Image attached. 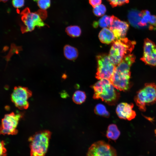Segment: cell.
I'll list each match as a JSON object with an SVG mask.
<instances>
[{"label": "cell", "instance_id": "obj_1", "mask_svg": "<svg viewBox=\"0 0 156 156\" xmlns=\"http://www.w3.org/2000/svg\"><path fill=\"white\" fill-rule=\"evenodd\" d=\"M133 54H130L125 57L116 67L110 81L116 89L126 91L131 87L130 68L135 60Z\"/></svg>", "mask_w": 156, "mask_h": 156}, {"label": "cell", "instance_id": "obj_2", "mask_svg": "<svg viewBox=\"0 0 156 156\" xmlns=\"http://www.w3.org/2000/svg\"><path fill=\"white\" fill-rule=\"evenodd\" d=\"M94 99H101L109 105H115L120 97V93L116 90L110 81L101 79L92 86Z\"/></svg>", "mask_w": 156, "mask_h": 156}, {"label": "cell", "instance_id": "obj_3", "mask_svg": "<svg viewBox=\"0 0 156 156\" xmlns=\"http://www.w3.org/2000/svg\"><path fill=\"white\" fill-rule=\"evenodd\" d=\"M112 43L108 56L116 66L125 57L131 54L136 44L135 41L125 37L116 39Z\"/></svg>", "mask_w": 156, "mask_h": 156}, {"label": "cell", "instance_id": "obj_4", "mask_svg": "<svg viewBox=\"0 0 156 156\" xmlns=\"http://www.w3.org/2000/svg\"><path fill=\"white\" fill-rule=\"evenodd\" d=\"M51 133L48 130L36 132L28 139L30 156H44L48 148Z\"/></svg>", "mask_w": 156, "mask_h": 156}, {"label": "cell", "instance_id": "obj_5", "mask_svg": "<svg viewBox=\"0 0 156 156\" xmlns=\"http://www.w3.org/2000/svg\"><path fill=\"white\" fill-rule=\"evenodd\" d=\"M134 100L141 111H146V105L156 102V84L145 83L144 86L138 92Z\"/></svg>", "mask_w": 156, "mask_h": 156}, {"label": "cell", "instance_id": "obj_6", "mask_svg": "<svg viewBox=\"0 0 156 156\" xmlns=\"http://www.w3.org/2000/svg\"><path fill=\"white\" fill-rule=\"evenodd\" d=\"M97 64L96 77L98 79L110 80L112 76L116 66L110 60L108 55L102 54L96 56Z\"/></svg>", "mask_w": 156, "mask_h": 156}, {"label": "cell", "instance_id": "obj_7", "mask_svg": "<svg viewBox=\"0 0 156 156\" xmlns=\"http://www.w3.org/2000/svg\"><path fill=\"white\" fill-rule=\"evenodd\" d=\"M23 116L22 114H16L14 112L5 114L1 120L0 125V134H16L18 132L17 125Z\"/></svg>", "mask_w": 156, "mask_h": 156}, {"label": "cell", "instance_id": "obj_8", "mask_svg": "<svg viewBox=\"0 0 156 156\" xmlns=\"http://www.w3.org/2000/svg\"><path fill=\"white\" fill-rule=\"evenodd\" d=\"M21 14V19L24 23V26L21 28L23 32L31 31L36 27H40L45 25L38 13L31 12L28 8L23 10Z\"/></svg>", "mask_w": 156, "mask_h": 156}, {"label": "cell", "instance_id": "obj_9", "mask_svg": "<svg viewBox=\"0 0 156 156\" xmlns=\"http://www.w3.org/2000/svg\"><path fill=\"white\" fill-rule=\"evenodd\" d=\"M32 95V92L28 88L16 86L11 95V99L17 108L20 109H26L29 106L28 100Z\"/></svg>", "mask_w": 156, "mask_h": 156}, {"label": "cell", "instance_id": "obj_10", "mask_svg": "<svg viewBox=\"0 0 156 156\" xmlns=\"http://www.w3.org/2000/svg\"><path fill=\"white\" fill-rule=\"evenodd\" d=\"M87 156H117L116 150L104 141H100L93 144L89 148Z\"/></svg>", "mask_w": 156, "mask_h": 156}, {"label": "cell", "instance_id": "obj_11", "mask_svg": "<svg viewBox=\"0 0 156 156\" xmlns=\"http://www.w3.org/2000/svg\"><path fill=\"white\" fill-rule=\"evenodd\" d=\"M140 60L146 64L156 66V44L148 38L144 39L143 55Z\"/></svg>", "mask_w": 156, "mask_h": 156}, {"label": "cell", "instance_id": "obj_12", "mask_svg": "<svg viewBox=\"0 0 156 156\" xmlns=\"http://www.w3.org/2000/svg\"><path fill=\"white\" fill-rule=\"evenodd\" d=\"M114 33L116 39L125 37L129 28L126 22L120 20L113 16L112 22L109 27Z\"/></svg>", "mask_w": 156, "mask_h": 156}, {"label": "cell", "instance_id": "obj_13", "mask_svg": "<svg viewBox=\"0 0 156 156\" xmlns=\"http://www.w3.org/2000/svg\"><path fill=\"white\" fill-rule=\"evenodd\" d=\"M133 103L122 102L118 104L116 109L117 116L120 118L130 120L134 118L136 116L135 112L133 108Z\"/></svg>", "mask_w": 156, "mask_h": 156}, {"label": "cell", "instance_id": "obj_14", "mask_svg": "<svg viewBox=\"0 0 156 156\" xmlns=\"http://www.w3.org/2000/svg\"><path fill=\"white\" fill-rule=\"evenodd\" d=\"M99 38L101 42L107 44L112 43L116 40L113 32L107 28H103L100 31Z\"/></svg>", "mask_w": 156, "mask_h": 156}, {"label": "cell", "instance_id": "obj_15", "mask_svg": "<svg viewBox=\"0 0 156 156\" xmlns=\"http://www.w3.org/2000/svg\"><path fill=\"white\" fill-rule=\"evenodd\" d=\"M128 19L129 23L133 27L137 28L138 25L141 18V12L132 10L128 12Z\"/></svg>", "mask_w": 156, "mask_h": 156}, {"label": "cell", "instance_id": "obj_16", "mask_svg": "<svg viewBox=\"0 0 156 156\" xmlns=\"http://www.w3.org/2000/svg\"><path fill=\"white\" fill-rule=\"evenodd\" d=\"M113 16L107 15L102 16L97 22H94L93 27L95 28L97 27L98 26L103 28L109 27L113 21Z\"/></svg>", "mask_w": 156, "mask_h": 156}, {"label": "cell", "instance_id": "obj_17", "mask_svg": "<svg viewBox=\"0 0 156 156\" xmlns=\"http://www.w3.org/2000/svg\"><path fill=\"white\" fill-rule=\"evenodd\" d=\"M64 52L65 57L70 60H75L78 56V52L77 49L69 45L65 46Z\"/></svg>", "mask_w": 156, "mask_h": 156}, {"label": "cell", "instance_id": "obj_18", "mask_svg": "<svg viewBox=\"0 0 156 156\" xmlns=\"http://www.w3.org/2000/svg\"><path fill=\"white\" fill-rule=\"evenodd\" d=\"M120 134V132L116 125L111 124L108 126L106 134L108 138L116 140L118 138Z\"/></svg>", "mask_w": 156, "mask_h": 156}, {"label": "cell", "instance_id": "obj_19", "mask_svg": "<svg viewBox=\"0 0 156 156\" xmlns=\"http://www.w3.org/2000/svg\"><path fill=\"white\" fill-rule=\"evenodd\" d=\"M86 95L84 92L81 90H77L74 93L72 99L75 103L81 104L86 100Z\"/></svg>", "mask_w": 156, "mask_h": 156}, {"label": "cell", "instance_id": "obj_20", "mask_svg": "<svg viewBox=\"0 0 156 156\" xmlns=\"http://www.w3.org/2000/svg\"><path fill=\"white\" fill-rule=\"evenodd\" d=\"M66 31L69 36L73 37L79 36L81 33V28L77 25L68 26L66 28Z\"/></svg>", "mask_w": 156, "mask_h": 156}, {"label": "cell", "instance_id": "obj_21", "mask_svg": "<svg viewBox=\"0 0 156 156\" xmlns=\"http://www.w3.org/2000/svg\"><path fill=\"white\" fill-rule=\"evenodd\" d=\"M95 113L97 115L106 118L109 116V113L107 110L106 108L103 105L99 103L95 106L94 109Z\"/></svg>", "mask_w": 156, "mask_h": 156}, {"label": "cell", "instance_id": "obj_22", "mask_svg": "<svg viewBox=\"0 0 156 156\" xmlns=\"http://www.w3.org/2000/svg\"><path fill=\"white\" fill-rule=\"evenodd\" d=\"M106 11V8L103 4H100L93 8V12L94 14L97 16H103Z\"/></svg>", "mask_w": 156, "mask_h": 156}, {"label": "cell", "instance_id": "obj_23", "mask_svg": "<svg viewBox=\"0 0 156 156\" xmlns=\"http://www.w3.org/2000/svg\"><path fill=\"white\" fill-rule=\"evenodd\" d=\"M36 2L38 7L42 10H45L48 8L51 5V0H33Z\"/></svg>", "mask_w": 156, "mask_h": 156}, {"label": "cell", "instance_id": "obj_24", "mask_svg": "<svg viewBox=\"0 0 156 156\" xmlns=\"http://www.w3.org/2000/svg\"><path fill=\"white\" fill-rule=\"evenodd\" d=\"M112 7L121 6L129 2V0H107Z\"/></svg>", "mask_w": 156, "mask_h": 156}, {"label": "cell", "instance_id": "obj_25", "mask_svg": "<svg viewBox=\"0 0 156 156\" xmlns=\"http://www.w3.org/2000/svg\"><path fill=\"white\" fill-rule=\"evenodd\" d=\"M12 3L14 8H20L24 5L25 0H12Z\"/></svg>", "mask_w": 156, "mask_h": 156}, {"label": "cell", "instance_id": "obj_26", "mask_svg": "<svg viewBox=\"0 0 156 156\" xmlns=\"http://www.w3.org/2000/svg\"><path fill=\"white\" fill-rule=\"evenodd\" d=\"M148 22L151 26L154 28L156 27V16L151 15L150 14L148 16Z\"/></svg>", "mask_w": 156, "mask_h": 156}, {"label": "cell", "instance_id": "obj_27", "mask_svg": "<svg viewBox=\"0 0 156 156\" xmlns=\"http://www.w3.org/2000/svg\"><path fill=\"white\" fill-rule=\"evenodd\" d=\"M7 150L3 141L0 140V156H7Z\"/></svg>", "mask_w": 156, "mask_h": 156}, {"label": "cell", "instance_id": "obj_28", "mask_svg": "<svg viewBox=\"0 0 156 156\" xmlns=\"http://www.w3.org/2000/svg\"><path fill=\"white\" fill-rule=\"evenodd\" d=\"M90 4L93 8L101 4L102 0H89Z\"/></svg>", "mask_w": 156, "mask_h": 156}, {"label": "cell", "instance_id": "obj_29", "mask_svg": "<svg viewBox=\"0 0 156 156\" xmlns=\"http://www.w3.org/2000/svg\"><path fill=\"white\" fill-rule=\"evenodd\" d=\"M8 0H0V2L2 1L4 2H5Z\"/></svg>", "mask_w": 156, "mask_h": 156}]
</instances>
